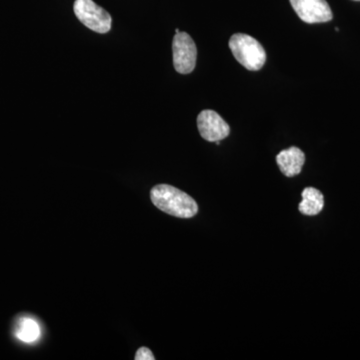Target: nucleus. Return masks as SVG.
Returning <instances> with one entry per match:
<instances>
[{"mask_svg":"<svg viewBox=\"0 0 360 360\" xmlns=\"http://www.w3.org/2000/svg\"><path fill=\"white\" fill-rule=\"evenodd\" d=\"M357 1H359V0H357Z\"/></svg>","mask_w":360,"mask_h":360,"instance_id":"obj_12","label":"nucleus"},{"mask_svg":"<svg viewBox=\"0 0 360 360\" xmlns=\"http://www.w3.org/2000/svg\"><path fill=\"white\" fill-rule=\"evenodd\" d=\"M302 201L298 206L300 212L304 215L314 217L321 212L324 206L323 194L314 187H307L302 193Z\"/></svg>","mask_w":360,"mask_h":360,"instance_id":"obj_8","label":"nucleus"},{"mask_svg":"<svg viewBox=\"0 0 360 360\" xmlns=\"http://www.w3.org/2000/svg\"><path fill=\"white\" fill-rule=\"evenodd\" d=\"M172 52L175 70L181 75L193 72L196 65L198 49L191 35L186 32L176 33L172 42Z\"/></svg>","mask_w":360,"mask_h":360,"instance_id":"obj_4","label":"nucleus"},{"mask_svg":"<svg viewBox=\"0 0 360 360\" xmlns=\"http://www.w3.org/2000/svg\"><path fill=\"white\" fill-rule=\"evenodd\" d=\"M41 335L39 324L30 317H22L20 319L16 328L15 335L18 340L26 343L35 342Z\"/></svg>","mask_w":360,"mask_h":360,"instance_id":"obj_9","label":"nucleus"},{"mask_svg":"<svg viewBox=\"0 0 360 360\" xmlns=\"http://www.w3.org/2000/svg\"><path fill=\"white\" fill-rule=\"evenodd\" d=\"M135 360H155L153 352L148 347H141L137 350L134 357Z\"/></svg>","mask_w":360,"mask_h":360,"instance_id":"obj_10","label":"nucleus"},{"mask_svg":"<svg viewBox=\"0 0 360 360\" xmlns=\"http://www.w3.org/2000/svg\"><path fill=\"white\" fill-rule=\"evenodd\" d=\"M198 127L201 137L210 142L224 141L231 134V127L224 118L210 110L201 111L198 115Z\"/></svg>","mask_w":360,"mask_h":360,"instance_id":"obj_6","label":"nucleus"},{"mask_svg":"<svg viewBox=\"0 0 360 360\" xmlns=\"http://www.w3.org/2000/svg\"><path fill=\"white\" fill-rule=\"evenodd\" d=\"M296 14L304 22H328L333 20V11L326 0H290Z\"/></svg>","mask_w":360,"mask_h":360,"instance_id":"obj_5","label":"nucleus"},{"mask_svg":"<svg viewBox=\"0 0 360 360\" xmlns=\"http://www.w3.org/2000/svg\"><path fill=\"white\" fill-rule=\"evenodd\" d=\"M179 32H180L179 30H175V33H179Z\"/></svg>","mask_w":360,"mask_h":360,"instance_id":"obj_11","label":"nucleus"},{"mask_svg":"<svg viewBox=\"0 0 360 360\" xmlns=\"http://www.w3.org/2000/svg\"><path fill=\"white\" fill-rule=\"evenodd\" d=\"M75 15L82 25L97 33H108L111 30L110 14L97 6L94 0H75L73 6Z\"/></svg>","mask_w":360,"mask_h":360,"instance_id":"obj_3","label":"nucleus"},{"mask_svg":"<svg viewBox=\"0 0 360 360\" xmlns=\"http://www.w3.org/2000/svg\"><path fill=\"white\" fill-rule=\"evenodd\" d=\"M150 198L161 212L179 219H191L198 212V203L191 196L168 184L153 187Z\"/></svg>","mask_w":360,"mask_h":360,"instance_id":"obj_1","label":"nucleus"},{"mask_svg":"<svg viewBox=\"0 0 360 360\" xmlns=\"http://www.w3.org/2000/svg\"><path fill=\"white\" fill-rule=\"evenodd\" d=\"M276 162L285 176L293 177L302 172L305 162L304 153L296 146L284 149L276 156Z\"/></svg>","mask_w":360,"mask_h":360,"instance_id":"obj_7","label":"nucleus"},{"mask_svg":"<svg viewBox=\"0 0 360 360\" xmlns=\"http://www.w3.org/2000/svg\"><path fill=\"white\" fill-rule=\"evenodd\" d=\"M232 54L246 70L257 71L262 70L266 61V53L264 46L245 33H236L229 40Z\"/></svg>","mask_w":360,"mask_h":360,"instance_id":"obj_2","label":"nucleus"}]
</instances>
